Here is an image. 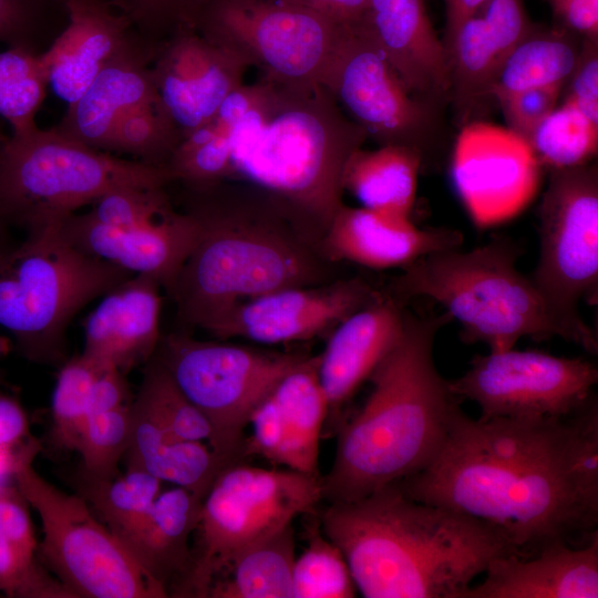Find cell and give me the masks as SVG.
<instances>
[{"label":"cell","instance_id":"1","mask_svg":"<svg viewBox=\"0 0 598 598\" xmlns=\"http://www.w3.org/2000/svg\"><path fill=\"white\" fill-rule=\"evenodd\" d=\"M395 484L485 525L513 555L582 545L598 534L597 399L566 417L474 420L461 409L433 462Z\"/></svg>","mask_w":598,"mask_h":598},{"label":"cell","instance_id":"2","mask_svg":"<svg viewBox=\"0 0 598 598\" xmlns=\"http://www.w3.org/2000/svg\"><path fill=\"white\" fill-rule=\"evenodd\" d=\"M214 116L229 134L226 182L244 183L324 233L343 205L344 165L368 138L330 93L260 76L233 91Z\"/></svg>","mask_w":598,"mask_h":598},{"label":"cell","instance_id":"3","mask_svg":"<svg viewBox=\"0 0 598 598\" xmlns=\"http://www.w3.org/2000/svg\"><path fill=\"white\" fill-rule=\"evenodd\" d=\"M319 523L365 598H463L494 558L512 554L485 525L396 484L328 504Z\"/></svg>","mask_w":598,"mask_h":598},{"label":"cell","instance_id":"4","mask_svg":"<svg viewBox=\"0 0 598 598\" xmlns=\"http://www.w3.org/2000/svg\"><path fill=\"white\" fill-rule=\"evenodd\" d=\"M452 320L406 311L403 332L375 367L362 408L339 426L333 463L321 477L328 504L358 501L426 468L461 410L437 371L433 347L437 331Z\"/></svg>","mask_w":598,"mask_h":598},{"label":"cell","instance_id":"5","mask_svg":"<svg viewBox=\"0 0 598 598\" xmlns=\"http://www.w3.org/2000/svg\"><path fill=\"white\" fill-rule=\"evenodd\" d=\"M190 188L199 235L169 292L184 322L210 332L248 299L323 278L300 225L267 197L247 186L238 197L219 196L214 184Z\"/></svg>","mask_w":598,"mask_h":598},{"label":"cell","instance_id":"6","mask_svg":"<svg viewBox=\"0 0 598 598\" xmlns=\"http://www.w3.org/2000/svg\"><path fill=\"white\" fill-rule=\"evenodd\" d=\"M518 256L517 246L505 238L470 251H436L402 269L390 295L401 302L414 297L435 300L462 324L463 341L482 342L489 352L512 349L522 338L559 337L597 353L594 331L584 320L554 308L517 269Z\"/></svg>","mask_w":598,"mask_h":598},{"label":"cell","instance_id":"7","mask_svg":"<svg viewBox=\"0 0 598 598\" xmlns=\"http://www.w3.org/2000/svg\"><path fill=\"white\" fill-rule=\"evenodd\" d=\"M132 276L74 247L59 224L28 231L0 250V327L28 359L53 363L73 317Z\"/></svg>","mask_w":598,"mask_h":598},{"label":"cell","instance_id":"8","mask_svg":"<svg viewBox=\"0 0 598 598\" xmlns=\"http://www.w3.org/2000/svg\"><path fill=\"white\" fill-rule=\"evenodd\" d=\"M172 182L165 167L95 150L56 127L0 143V214L27 233L58 225L116 188Z\"/></svg>","mask_w":598,"mask_h":598},{"label":"cell","instance_id":"9","mask_svg":"<svg viewBox=\"0 0 598 598\" xmlns=\"http://www.w3.org/2000/svg\"><path fill=\"white\" fill-rule=\"evenodd\" d=\"M322 497L321 476L231 463L204 496L192 542V563L177 597L207 598L233 557L303 514Z\"/></svg>","mask_w":598,"mask_h":598},{"label":"cell","instance_id":"10","mask_svg":"<svg viewBox=\"0 0 598 598\" xmlns=\"http://www.w3.org/2000/svg\"><path fill=\"white\" fill-rule=\"evenodd\" d=\"M31 439L12 457L13 482L38 514L39 558L73 598H161L121 540L80 494H69L33 467Z\"/></svg>","mask_w":598,"mask_h":598},{"label":"cell","instance_id":"11","mask_svg":"<svg viewBox=\"0 0 598 598\" xmlns=\"http://www.w3.org/2000/svg\"><path fill=\"white\" fill-rule=\"evenodd\" d=\"M155 358L213 429L210 448L228 463L244 457L245 427L254 409L306 355L172 334Z\"/></svg>","mask_w":598,"mask_h":598},{"label":"cell","instance_id":"12","mask_svg":"<svg viewBox=\"0 0 598 598\" xmlns=\"http://www.w3.org/2000/svg\"><path fill=\"white\" fill-rule=\"evenodd\" d=\"M342 25L289 0H205L195 30L260 76L320 84Z\"/></svg>","mask_w":598,"mask_h":598},{"label":"cell","instance_id":"13","mask_svg":"<svg viewBox=\"0 0 598 598\" xmlns=\"http://www.w3.org/2000/svg\"><path fill=\"white\" fill-rule=\"evenodd\" d=\"M564 316L582 320L598 292V169L587 163L550 171L539 207V258L529 276Z\"/></svg>","mask_w":598,"mask_h":598},{"label":"cell","instance_id":"14","mask_svg":"<svg viewBox=\"0 0 598 598\" xmlns=\"http://www.w3.org/2000/svg\"><path fill=\"white\" fill-rule=\"evenodd\" d=\"M321 85L379 146L423 155L436 128L434 105L410 92L365 25H342Z\"/></svg>","mask_w":598,"mask_h":598},{"label":"cell","instance_id":"15","mask_svg":"<svg viewBox=\"0 0 598 598\" xmlns=\"http://www.w3.org/2000/svg\"><path fill=\"white\" fill-rule=\"evenodd\" d=\"M597 382L588 360L512 348L475 355L448 385L461 401L480 406V420H489L569 416L590 401Z\"/></svg>","mask_w":598,"mask_h":598},{"label":"cell","instance_id":"16","mask_svg":"<svg viewBox=\"0 0 598 598\" xmlns=\"http://www.w3.org/2000/svg\"><path fill=\"white\" fill-rule=\"evenodd\" d=\"M248 64L233 51L185 29L157 47L151 64L159 104L181 140L208 122L244 83Z\"/></svg>","mask_w":598,"mask_h":598},{"label":"cell","instance_id":"17","mask_svg":"<svg viewBox=\"0 0 598 598\" xmlns=\"http://www.w3.org/2000/svg\"><path fill=\"white\" fill-rule=\"evenodd\" d=\"M379 296L359 279L282 288L237 305L210 333L264 344L307 340L334 328Z\"/></svg>","mask_w":598,"mask_h":598},{"label":"cell","instance_id":"18","mask_svg":"<svg viewBox=\"0 0 598 598\" xmlns=\"http://www.w3.org/2000/svg\"><path fill=\"white\" fill-rule=\"evenodd\" d=\"M318 355L305 357L254 409L244 455H260L286 468L319 474V439L328 401L318 378Z\"/></svg>","mask_w":598,"mask_h":598},{"label":"cell","instance_id":"19","mask_svg":"<svg viewBox=\"0 0 598 598\" xmlns=\"http://www.w3.org/2000/svg\"><path fill=\"white\" fill-rule=\"evenodd\" d=\"M62 236L80 250L131 275L156 280L171 292L199 235V223L189 210L137 228H116L87 213L72 214L59 224Z\"/></svg>","mask_w":598,"mask_h":598},{"label":"cell","instance_id":"20","mask_svg":"<svg viewBox=\"0 0 598 598\" xmlns=\"http://www.w3.org/2000/svg\"><path fill=\"white\" fill-rule=\"evenodd\" d=\"M405 316L403 302L380 295L333 328L317 369L332 431L343 422L347 403L400 339Z\"/></svg>","mask_w":598,"mask_h":598},{"label":"cell","instance_id":"21","mask_svg":"<svg viewBox=\"0 0 598 598\" xmlns=\"http://www.w3.org/2000/svg\"><path fill=\"white\" fill-rule=\"evenodd\" d=\"M69 22L38 54L48 85L72 104L112 60L143 40L106 0H66Z\"/></svg>","mask_w":598,"mask_h":598},{"label":"cell","instance_id":"22","mask_svg":"<svg viewBox=\"0 0 598 598\" xmlns=\"http://www.w3.org/2000/svg\"><path fill=\"white\" fill-rule=\"evenodd\" d=\"M159 287L150 277L134 275L102 296L86 320L82 354L124 374L147 363L161 341Z\"/></svg>","mask_w":598,"mask_h":598},{"label":"cell","instance_id":"23","mask_svg":"<svg viewBox=\"0 0 598 598\" xmlns=\"http://www.w3.org/2000/svg\"><path fill=\"white\" fill-rule=\"evenodd\" d=\"M326 255L372 269L406 268L441 250L460 248L451 229H421L411 218L344 204L323 233Z\"/></svg>","mask_w":598,"mask_h":598},{"label":"cell","instance_id":"24","mask_svg":"<svg viewBox=\"0 0 598 598\" xmlns=\"http://www.w3.org/2000/svg\"><path fill=\"white\" fill-rule=\"evenodd\" d=\"M363 24L412 94L432 105L450 96L447 50L424 0H369Z\"/></svg>","mask_w":598,"mask_h":598},{"label":"cell","instance_id":"25","mask_svg":"<svg viewBox=\"0 0 598 598\" xmlns=\"http://www.w3.org/2000/svg\"><path fill=\"white\" fill-rule=\"evenodd\" d=\"M463 598H597L598 534L573 546L556 544L532 556L494 558Z\"/></svg>","mask_w":598,"mask_h":598},{"label":"cell","instance_id":"26","mask_svg":"<svg viewBox=\"0 0 598 598\" xmlns=\"http://www.w3.org/2000/svg\"><path fill=\"white\" fill-rule=\"evenodd\" d=\"M157 47L140 40L112 60L68 105L56 126L62 133L103 151L116 123L133 109L158 100L151 64Z\"/></svg>","mask_w":598,"mask_h":598},{"label":"cell","instance_id":"27","mask_svg":"<svg viewBox=\"0 0 598 598\" xmlns=\"http://www.w3.org/2000/svg\"><path fill=\"white\" fill-rule=\"evenodd\" d=\"M203 498L184 487L162 491L121 543L159 597L178 596L192 563V539Z\"/></svg>","mask_w":598,"mask_h":598},{"label":"cell","instance_id":"28","mask_svg":"<svg viewBox=\"0 0 598 598\" xmlns=\"http://www.w3.org/2000/svg\"><path fill=\"white\" fill-rule=\"evenodd\" d=\"M453 162L460 186L473 202L519 196L540 167L524 137L481 120L462 126Z\"/></svg>","mask_w":598,"mask_h":598},{"label":"cell","instance_id":"29","mask_svg":"<svg viewBox=\"0 0 598 598\" xmlns=\"http://www.w3.org/2000/svg\"><path fill=\"white\" fill-rule=\"evenodd\" d=\"M132 436L126 467L141 468L204 498L218 473L231 464L207 443L175 437L132 401Z\"/></svg>","mask_w":598,"mask_h":598},{"label":"cell","instance_id":"30","mask_svg":"<svg viewBox=\"0 0 598 598\" xmlns=\"http://www.w3.org/2000/svg\"><path fill=\"white\" fill-rule=\"evenodd\" d=\"M423 155L400 145L362 147L347 161L341 184L361 207L411 218Z\"/></svg>","mask_w":598,"mask_h":598},{"label":"cell","instance_id":"31","mask_svg":"<svg viewBox=\"0 0 598 598\" xmlns=\"http://www.w3.org/2000/svg\"><path fill=\"white\" fill-rule=\"evenodd\" d=\"M295 558L290 524L238 551L210 586L208 597L291 598Z\"/></svg>","mask_w":598,"mask_h":598},{"label":"cell","instance_id":"32","mask_svg":"<svg viewBox=\"0 0 598 598\" xmlns=\"http://www.w3.org/2000/svg\"><path fill=\"white\" fill-rule=\"evenodd\" d=\"M581 40L558 25H534L502 61L493 84L494 100L529 87L564 84L576 65Z\"/></svg>","mask_w":598,"mask_h":598},{"label":"cell","instance_id":"33","mask_svg":"<svg viewBox=\"0 0 598 598\" xmlns=\"http://www.w3.org/2000/svg\"><path fill=\"white\" fill-rule=\"evenodd\" d=\"M450 97L463 125L473 122L493 97L499 68L496 48L482 18L475 13L456 30L446 48Z\"/></svg>","mask_w":598,"mask_h":598},{"label":"cell","instance_id":"34","mask_svg":"<svg viewBox=\"0 0 598 598\" xmlns=\"http://www.w3.org/2000/svg\"><path fill=\"white\" fill-rule=\"evenodd\" d=\"M162 481L144 470L126 467L109 480L80 477L79 494L104 525L122 540L145 517L162 492Z\"/></svg>","mask_w":598,"mask_h":598},{"label":"cell","instance_id":"35","mask_svg":"<svg viewBox=\"0 0 598 598\" xmlns=\"http://www.w3.org/2000/svg\"><path fill=\"white\" fill-rule=\"evenodd\" d=\"M539 164L549 171L590 163L598 150V125L569 103L561 102L527 140Z\"/></svg>","mask_w":598,"mask_h":598},{"label":"cell","instance_id":"36","mask_svg":"<svg viewBox=\"0 0 598 598\" xmlns=\"http://www.w3.org/2000/svg\"><path fill=\"white\" fill-rule=\"evenodd\" d=\"M133 404L184 441H213V429L205 415L181 392L165 368L152 358L147 362Z\"/></svg>","mask_w":598,"mask_h":598},{"label":"cell","instance_id":"37","mask_svg":"<svg viewBox=\"0 0 598 598\" xmlns=\"http://www.w3.org/2000/svg\"><path fill=\"white\" fill-rule=\"evenodd\" d=\"M47 78L31 47L14 45L0 52V116L13 134L34 128V117L45 96Z\"/></svg>","mask_w":598,"mask_h":598},{"label":"cell","instance_id":"38","mask_svg":"<svg viewBox=\"0 0 598 598\" xmlns=\"http://www.w3.org/2000/svg\"><path fill=\"white\" fill-rule=\"evenodd\" d=\"M179 142V134L155 100L123 116L112 130L103 152L130 154L137 161L165 167Z\"/></svg>","mask_w":598,"mask_h":598},{"label":"cell","instance_id":"39","mask_svg":"<svg viewBox=\"0 0 598 598\" xmlns=\"http://www.w3.org/2000/svg\"><path fill=\"white\" fill-rule=\"evenodd\" d=\"M103 370L82 353L60 369L51 405L50 436L56 448L76 452L87 420L90 390Z\"/></svg>","mask_w":598,"mask_h":598},{"label":"cell","instance_id":"40","mask_svg":"<svg viewBox=\"0 0 598 598\" xmlns=\"http://www.w3.org/2000/svg\"><path fill=\"white\" fill-rule=\"evenodd\" d=\"M357 587L341 550L322 533H312L295 558L291 598H351Z\"/></svg>","mask_w":598,"mask_h":598},{"label":"cell","instance_id":"41","mask_svg":"<svg viewBox=\"0 0 598 598\" xmlns=\"http://www.w3.org/2000/svg\"><path fill=\"white\" fill-rule=\"evenodd\" d=\"M132 402L89 415L76 452L81 456V477L109 480L118 475L132 436Z\"/></svg>","mask_w":598,"mask_h":598},{"label":"cell","instance_id":"42","mask_svg":"<svg viewBox=\"0 0 598 598\" xmlns=\"http://www.w3.org/2000/svg\"><path fill=\"white\" fill-rule=\"evenodd\" d=\"M175 212L165 186H126L106 193L86 213L99 223L126 229L161 223Z\"/></svg>","mask_w":598,"mask_h":598},{"label":"cell","instance_id":"43","mask_svg":"<svg viewBox=\"0 0 598 598\" xmlns=\"http://www.w3.org/2000/svg\"><path fill=\"white\" fill-rule=\"evenodd\" d=\"M147 43H161L185 29H195L205 0H106Z\"/></svg>","mask_w":598,"mask_h":598},{"label":"cell","instance_id":"44","mask_svg":"<svg viewBox=\"0 0 598 598\" xmlns=\"http://www.w3.org/2000/svg\"><path fill=\"white\" fill-rule=\"evenodd\" d=\"M0 595L10 598H73L48 574L38 554L31 553L0 532Z\"/></svg>","mask_w":598,"mask_h":598},{"label":"cell","instance_id":"45","mask_svg":"<svg viewBox=\"0 0 598 598\" xmlns=\"http://www.w3.org/2000/svg\"><path fill=\"white\" fill-rule=\"evenodd\" d=\"M564 84L529 87L499 101L507 127L529 138L538 124L558 105Z\"/></svg>","mask_w":598,"mask_h":598},{"label":"cell","instance_id":"46","mask_svg":"<svg viewBox=\"0 0 598 598\" xmlns=\"http://www.w3.org/2000/svg\"><path fill=\"white\" fill-rule=\"evenodd\" d=\"M476 13L496 48L499 65L534 28L523 0H486Z\"/></svg>","mask_w":598,"mask_h":598},{"label":"cell","instance_id":"47","mask_svg":"<svg viewBox=\"0 0 598 598\" xmlns=\"http://www.w3.org/2000/svg\"><path fill=\"white\" fill-rule=\"evenodd\" d=\"M561 102L598 125V40L582 39L575 68L564 83Z\"/></svg>","mask_w":598,"mask_h":598},{"label":"cell","instance_id":"48","mask_svg":"<svg viewBox=\"0 0 598 598\" xmlns=\"http://www.w3.org/2000/svg\"><path fill=\"white\" fill-rule=\"evenodd\" d=\"M37 0H0V41L10 47L30 45L37 21Z\"/></svg>","mask_w":598,"mask_h":598},{"label":"cell","instance_id":"49","mask_svg":"<svg viewBox=\"0 0 598 598\" xmlns=\"http://www.w3.org/2000/svg\"><path fill=\"white\" fill-rule=\"evenodd\" d=\"M561 27L581 39L598 40V0H546Z\"/></svg>","mask_w":598,"mask_h":598},{"label":"cell","instance_id":"50","mask_svg":"<svg viewBox=\"0 0 598 598\" xmlns=\"http://www.w3.org/2000/svg\"><path fill=\"white\" fill-rule=\"evenodd\" d=\"M125 375L115 368H109L96 377L89 394L87 417L132 402Z\"/></svg>","mask_w":598,"mask_h":598},{"label":"cell","instance_id":"51","mask_svg":"<svg viewBox=\"0 0 598 598\" xmlns=\"http://www.w3.org/2000/svg\"><path fill=\"white\" fill-rule=\"evenodd\" d=\"M323 16L338 25H355L364 21L369 0H289Z\"/></svg>","mask_w":598,"mask_h":598},{"label":"cell","instance_id":"52","mask_svg":"<svg viewBox=\"0 0 598 598\" xmlns=\"http://www.w3.org/2000/svg\"><path fill=\"white\" fill-rule=\"evenodd\" d=\"M30 439L22 408L12 399L0 396V448H12Z\"/></svg>","mask_w":598,"mask_h":598},{"label":"cell","instance_id":"53","mask_svg":"<svg viewBox=\"0 0 598 598\" xmlns=\"http://www.w3.org/2000/svg\"><path fill=\"white\" fill-rule=\"evenodd\" d=\"M486 0H445L446 28L445 48L451 43L458 27L470 17L476 13Z\"/></svg>","mask_w":598,"mask_h":598},{"label":"cell","instance_id":"54","mask_svg":"<svg viewBox=\"0 0 598 598\" xmlns=\"http://www.w3.org/2000/svg\"><path fill=\"white\" fill-rule=\"evenodd\" d=\"M3 223H4V219H3V217H2L1 214H0V237H1V234H2ZM1 249H2V248H0V250H1Z\"/></svg>","mask_w":598,"mask_h":598},{"label":"cell","instance_id":"55","mask_svg":"<svg viewBox=\"0 0 598 598\" xmlns=\"http://www.w3.org/2000/svg\"><path fill=\"white\" fill-rule=\"evenodd\" d=\"M8 137L0 132V143L7 141Z\"/></svg>","mask_w":598,"mask_h":598},{"label":"cell","instance_id":"56","mask_svg":"<svg viewBox=\"0 0 598 598\" xmlns=\"http://www.w3.org/2000/svg\"><path fill=\"white\" fill-rule=\"evenodd\" d=\"M58 1L62 2L63 4L66 2V0H58Z\"/></svg>","mask_w":598,"mask_h":598},{"label":"cell","instance_id":"57","mask_svg":"<svg viewBox=\"0 0 598 598\" xmlns=\"http://www.w3.org/2000/svg\"><path fill=\"white\" fill-rule=\"evenodd\" d=\"M0 353H1V350H0Z\"/></svg>","mask_w":598,"mask_h":598}]
</instances>
